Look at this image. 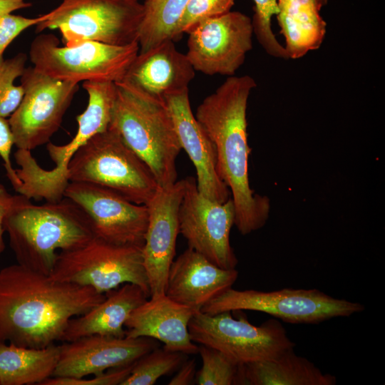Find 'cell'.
<instances>
[{
    "mask_svg": "<svg viewBox=\"0 0 385 385\" xmlns=\"http://www.w3.org/2000/svg\"><path fill=\"white\" fill-rule=\"evenodd\" d=\"M106 298L19 264L0 270V343L43 348L61 342L69 321Z\"/></svg>",
    "mask_w": 385,
    "mask_h": 385,
    "instance_id": "1",
    "label": "cell"
},
{
    "mask_svg": "<svg viewBox=\"0 0 385 385\" xmlns=\"http://www.w3.org/2000/svg\"><path fill=\"white\" fill-rule=\"evenodd\" d=\"M255 79L248 75L228 76L197 107L195 116L212 141L217 169L230 189L235 209V225L240 234L262 228L270 214V200L250 186L247 108Z\"/></svg>",
    "mask_w": 385,
    "mask_h": 385,
    "instance_id": "2",
    "label": "cell"
},
{
    "mask_svg": "<svg viewBox=\"0 0 385 385\" xmlns=\"http://www.w3.org/2000/svg\"><path fill=\"white\" fill-rule=\"evenodd\" d=\"M4 228L17 263L46 275L53 269L58 250H75L94 237L88 215L66 197L38 205L16 195Z\"/></svg>",
    "mask_w": 385,
    "mask_h": 385,
    "instance_id": "3",
    "label": "cell"
},
{
    "mask_svg": "<svg viewBox=\"0 0 385 385\" xmlns=\"http://www.w3.org/2000/svg\"><path fill=\"white\" fill-rule=\"evenodd\" d=\"M115 86L109 127L147 164L159 187L173 185L182 148L165 103L125 79Z\"/></svg>",
    "mask_w": 385,
    "mask_h": 385,
    "instance_id": "4",
    "label": "cell"
},
{
    "mask_svg": "<svg viewBox=\"0 0 385 385\" xmlns=\"http://www.w3.org/2000/svg\"><path fill=\"white\" fill-rule=\"evenodd\" d=\"M68 176L69 182L100 185L139 205H146L158 188L150 168L111 127L77 150Z\"/></svg>",
    "mask_w": 385,
    "mask_h": 385,
    "instance_id": "5",
    "label": "cell"
},
{
    "mask_svg": "<svg viewBox=\"0 0 385 385\" xmlns=\"http://www.w3.org/2000/svg\"><path fill=\"white\" fill-rule=\"evenodd\" d=\"M53 34H40L31 43L33 66L51 78L78 83L81 81H123L139 52L138 42L115 46L86 41L59 46Z\"/></svg>",
    "mask_w": 385,
    "mask_h": 385,
    "instance_id": "6",
    "label": "cell"
},
{
    "mask_svg": "<svg viewBox=\"0 0 385 385\" xmlns=\"http://www.w3.org/2000/svg\"><path fill=\"white\" fill-rule=\"evenodd\" d=\"M143 12V0H63L36 32L58 29L65 46L86 41L125 46L138 42Z\"/></svg>",
    "mask_w": 385,
    "mask_h": 385,
    "instance_id": "7",
    "label": "cell"
},
{
    "mask_svg": "<svg viewBox=\"0 0 385 385\" xmlns=\"http://www.w3.org/2000/svg\"><path fill=\"white\" fill-rule=\"evenodd\" d=\"M365 309L361 303L338 299L317 289L284 288L274 291L227 289L200 310L207 314L225 311L263 312L289 324H317L347 317Z\"/></svg>",
    "mask_w": 385,
    "mask_h": 385,
    "instance_id": "8",
    "label": "cell"
},
{
    "mask_svg": "<svg viewBox=\"0 0 385 385\" xmlns=\"http://www.w3.org/2000/svg\"><path fill=\"white\" fill-rule=\"evenodd\" d=\"M50 277L90 287L104 294L132 283L150 297L142 247L113 245L96 237L81 247L61 251Z\"/></svg>",
    "mask_w": 385,
    "mask_h": 385,
    "instance_id": "9",
    "label": "cell"
},
{
    "mask_svg": "<svg viewBox=\"0 0 385 385\" xmlns=\"http://www.w3.org/2000/svg\"><path fill=\"white\" fill-rule=\"evenodd\" d=\"M188 329L195 343L217 349L239 365L272 360L295 346L278 319L255 326L244 317L234 318L231 311L212 315L197 311Z\"/></svg>",
    "mask_w": 385,
    "mask_h": 385,
    "instance_id": "10",
    "label": "cell"
},
{
    "mask_svg": "<svg viewBox=\"0 0 385 385\" xmlns=\"http://www.w3.org/2000/svg\"><path fill=\"white\" fill-rule=\"evenodd\" d=\"M24 97L8 121L19 149L34 150L50 142L78 90V83L51 78L34 66L21 77Z\"/></svg>",
    "mask_w": 385,
    "mask_h": 385,
    "instance_id": "11",
    "label": "cell"
},
{
    "mask_svg": "<svg viewBox=\"0 0 385 385\" xmlns=\"http://www.w3.org/2000/svg\"><path fill=\"white\" fill-rule=\"evenodd\" d=\"M185 188L178 212L179 232L188 247L222 269H235L238 260L230 242L235 209L230 197L220 203L201 194L194 177L185 178Z\"/></svg>",
    "mask_w": 385,
    "mask_h": 385,
    "instance_id": "12",
    "label": "cell"
},
{
    "mask_svg": "<svg viewBox=\"0 0 385 385\" xmlns=\"http://www.w3.org/2000/svg\"><path fill=\"white\" fill-rule=\"evenodd\" d=\"M185 53L195 71L234 76L252 48V19L229 11L195 26L188 33Z\"/></svg>",
    "mask_w": 385,
    "mask_h": 385,
    "instance_id": "13",
    "label": "cell"
},
{
    "mask_svg": "<svg viewBox=\"0 0 385 385\" xmlns=\"http://www.w3.org/2000/svg\"><path fill=\"white\" fill-rule=\"evenodd\" d=\"M63 197L90 217L94 237L117 245L143 247L148 222L146 205L132 202L106 188L69 182Z\"/></svg>",
    "mask_w": 385,
    "mask_h": 385,
    "instance_id": "14",
    "label": "cell"
},
{
    "mask_svg": "<svg viewBox=\"0 0 385 385\" xmlns=\"http://www.w3.org/2000/svg\"><path fill=\"white\" fill-rule=\"evenodd\" d=\"M185 188V178L165 188L158 186L146 204L148 222L142 255L150 296L165 292L168 273L174 260L180 233L178 212Z\"/></svg>",
    "mask_w": 385,
    "mask_h": 385,
    "instance_id": "15",
    "label": "cell"
},
{
    "mask_svg": "<svg viewBox=\"0 0 385 385\" xmlns=\"http://www.w3.org/2000/svg\"><path fill=\"white\" fill-rule=\"evenodd\" d=\"M52 376L83 378L133 364L158 347L154 339L117 338L98 334L64 342Z\"/></svg>",
    "mask_w": 385,
    "mask_h": 385,
    "instance_id": "16",
    "label": "cell"
},
{
    "mask_svg": "<svg viewBox=\"0 0 385 385\" xmlns=\"http://www.w3.org/2000/svg\"><path fill=\"white\" fill-rule=\"evenodd\" d=\"M164 101L181 148L195 168L199 192L211 200L220 203L226 202L231 193L218 174L215 147L192 113L188 88L168 96Z\"/></svg>",
    "mask_w": 385,
    "mask_h": 385,
    "instance_id": "17",
    "label": "cell"
},
{
    "mask_svg": "<svg viewBox=\"0 0 385 385\" xmlns=\"http://www.w3.org/2000/svg\"><path fill=\"white\" fill-rule=\"evenodd\" d=\"M235 269H222L188 247L172 262L165 294L195 311L231 288L238 277Z\"/></svg>",
    "mask_w": 385,
    "mask_h": 385,
    "instance_id": "18",
    "label": "cell"
},
{
    "mask_svg": "<svg viewBox=\"0 0 385 385\" xmlns=\"http://www.w3.org/2000/svg\"><path fill=\"white\" fill-rule=\"evenodd\" d=\"M196 312L165 294L150 296L126 320L125 337L152 338L163 343L166 350L196 354L198 346L191 339L188 329Z\"/></svg>",
    "mask_w": 385,
    "mask_h": 385,
    "instance_id": "19",
    "label": "cell"
},
{
    "mask_svg": "<svg viewBox=\"0 0 385 385\" xmlns=\"http://www.w3.org/2000/svg\"><path fill=\"white\" fill-rule=\"evenodd\" d=\"M195 76L186 55L177 49L173 40H166L138 53L124 79L164 101L168 96L188 88Z\"/></svg>",
    "mask_w": 385,
    "mask_h": 385,
    "instance_id": "20",
    "label": "cell"
},
{
    "mask_svg": "<svg viewBox=\"0 0 385 385\" xmlns=\"http://www.w3.org/2000/svg\"><path fill=\"white\" fill-rule=\"evenodd\" d=\"M82 86L88 101L86 110L76 116L78 130L75 136L65 145L47 143L48 154L55 164L50 173L58 180L67 178L68 164L77 150L93 136L106 130L110 125L116 96L115 83L88 81L83 82Z\"/></svg>",
    "mask_w": 385,
    "mask_h": 385,
    "instance_id": "21",
    "label": "cell"
},
{
    "mask_svg": "<svg viewBox=\"0 0 385 385\" xmlns=\"http://www.w3.org/2000/svg\"><path fill=\"white\" fill-rule=\"evenodd\" d=\"M105 294L106 298L101 303L69 321L61 342L93 334L125 337L123 327L126 320L136 307L150 297L139 286L132 283L123 284Z\"/></svg>",
    "mask_w": 385,
    "mask_h": 385,
    "instance_id": "22",
    "label": "cell"
},
{
    "mask_svg": "<svg viewBox=\"0 0 385 385\" xmlns=\"http://www.w3.org/2000/svg\"><path fill=\"white\" fill-rule=\"evenodd\" d=\"M334 375L323 373L313 362L297 355L294 349L267 361L240 365L238 384L335 385Z\"/></svg>",
    "mask_w": 385,
    "mask_h": 385,
    "instance_id": "23",
    "label": "cell"
},
{
    "mask_svg": "<svg viewBox=\"0 0 385 385\" xmlns=\"http://www.w3.org/2000/svg\"><path fill=\"white\" fill-rule=\"evenodd\" d=\"M278 8L276 16L288 58H302L321 46L327 23L316 0H278Z\"/></svg>",
    "mask_w": 385,
    "mask_h": 385,
    "instance_id": "24",
    "label": "cell"
},
{
    "mask_svg": "<svg viewBox=\"0 0 385 385\" xmlns=\"http://www.w3.org/2000/svg\"><path fill=\"white\" fill-rule=\"evenodd\" d=\"M61 346L30 348L0 343V385L41 384L56 368Z\"/></svg>",
    "mask_w": 385,
    "mask_h": 385,
    "instance_id": "25",
    "label": "cell"
},
{
    "mask_svg": "<svg viewBox=\"0 0 385 385\" xmlns=\"http://www.w3.org/2000/svg\"><path fill=\"white\" fill-rule=\"evenodd\" d=\"M189 0H143L138 42L143 53L166 40L177 39V29Z\"/></svg>",
    "mask_w": 385,
    "mask_h": 385,
    "instance_id": "26",
    "label": "cell"
},
{
    "mask_svg": "<svg viewBox=\"0 0 385 385\" xmlns=\"http://www.w3.org/2000/svg\"><path fill=\"white\" fill-rule=\"evenodd\" d=\"M187 354L158 347L136 360L121 385H153L162 376L180 367Z\"/></svg>",
    "mask_w": 385,
    "mask_h": 385,
    "instance_id": "27",
    "label": "cell"
},
{
    "mask_svg": "<svg viewBox=\"0 0 385 385\" xmlns=\"http://www.w3.org/2000/svg\"><path fill=\"white\" fill-rule=\"evenodd\" d=\"M202 367L196 372L195 381L199 385L238 384L240 365L221 351L200 344L198 353Z\"/></svg>",
    "mask_w": 385,
    "mask_h": 385,
    "instance_id": "28",
    "label": "cell"
},
{
    "mask_svg": "<svg viewBox=\"0 0 385 385\" xmlns=\"http://www.w3.org/2000/svg\"><path fill=\"white\" fill-rule=\"evenodd\" d=\"M26 61L27 56L24 53L0 60V116L3 118L10 116L24 97L22 86H16L14 82L23 75Z\"/></svg>",
    "mask_w": 385,
    "mask_h": 385,
    "instance_id": "29",
    "label": "cell"
},
{
    "mask_svg": "<svg viewBox=\"0 0 385 385\" xmlns=\"http://www.w3.org/2000/svg\"><path fill=\"white\" fill-rule=\"evenodd\" d=\"M252 1L255 4L252 20L253 34L259 43L270 56L288 59L284 46L278 41L272 29V17L279 11L278 0Z\"/></svg>",
    "mask_w": 385,
    "mask_h": 385,
    "instance_id": "30",
    "label": "cell"
},
{
    "mask_svg": "<svg viewBox=\"0 0 385 385\" xmlns=\"http://www.w3.org/2000/svg\"><path fill=\"white\" fill-rule=\"evenodd\" d=\"M235 0H189L177 29V38L197 24L230 11Z\"/></svg>",
    "mask_w": 385,
    "mask_h": 385,
    "instance_id": "31",
    "label": "cell"
},
{
    "mask_svg": "<svg viewBox=\"0 0 385 385\" xmlns=\"http://www.w3.org/2000/svg\"><path fill=\"white\" fill-rule=\"evenodd\" d=\"M133 364L111 369L102 374L89 379L51 376L46 379L41 385H121L130 374Z\"/></svg>",
    "mask_w": 385,
    "mask_h": 385,
    "instance_id": "32",
    "label": "cell"
},
{
    "mask_svg": "<svg viewBox=\"0 0 385 385\" xmlns=\"http://www.w3.org/2000/svg\"><path fill=\"white\" fill-rule=\"evenodd\" d=\"M49 13L34 18L6 14L0 17V60L8 46L24 30L36 26L48 17Z\"/></svg>",
    "mask_w": 385,
    "mask_h": 385,
    "instance_id": "33",
    "label": "cell"
},
{
    "mask_svg": "<svg viewBox=\"0 0 385 385\" xmlns=\"http://www.w3.org/2000/svg\"><path fill=\"white\" fill-rule=\"evenodd\" d=\"M14 145V137L8 120L0 116V156L3 159L6 175L14 188L21 184L16 170L12 168L10 159L11 148Z\"/></svg>",
    "mask_w": 385,
    "mask_h": 385,
    "instance_id": "34",
    "label": "cell"
},
{
    "mask_svg": "<svg viewBox=\"0 0 385 385\" xmlns=\"http://www.w3.org/2000/svg\"><path fill=\"white\" fill-rule=\"evenodd\" d=\"M196 364L194 359L185 360L180 366L176 374L169 381V385H189L193 383L195 379Z\"/></svg>",
    "mask_w": 385,
    "mask_h": 385,
    "instance_id": "35",
    "label": "cell"
},
{
    "mask_svg": "<svg viewBox=\"0 0 385 385\" xmlns=\"http://www.w3.org/2000/svg\"><path fill=\"white\" fill-rule=\"evenodd\" d=\"M16 199V195L9 194L4 185L0 184V255L5 249V243L4 240V219L13 205Z\"/></svg>",
    "mask_w": 385,
    "mask_h": 385,
    "instance_id": "36",
    "label": "cell"
},
{
    "mask_svg": "<svg viewBox=\"0 0 385 385\" xmlns=\"http://www.w3.org/2000/svg\"><path fill=\"white\" fill-rule=\"evenodd\" d=\"M31 6L26 0H0V17Z\"/></svg>",
    "mask_w": 385,
    "mask_h": 385,
    "instance_id": "37",
    "label": "cell"
},
{
    "mask_svg": "<svg viewBox=\"0 0 385 385\" xmlns=\"http://www.w3.org/2000/svg\"><path fill=\"white\" fill-rule=\"evenodd\" d=\"M317 4L319 6V7L322 9L323 6H324L327 2L328 0H316Z\"/></svg>",
    "mask_w": 385,
    "mask_h": 385,
    "instance_id": "38",
    "label": "cell"
}]
</instances>
